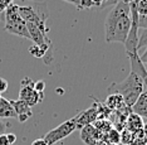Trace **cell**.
I'll list each match as a JSON object with an SVG mask.
<instances>
[{
  "label": "cell",
  "mask_w": 147,
  "mask_h": 145,
  "mask_svg": "<svg viewBox=\"0 0 147 145\" xmlns=\"http://www.w3.org/2000/svg\"><path fill=\"white\" fill-rule=\"evenodd\" d=\"M131 29L129 1L119 0L113 5L105 20V40L107 43H125Z\"/></svg>",
  "instance_id": "obj_1"
},
{
  "label": "cell",
  "mask_w": 147,
  "mask_h": 145,
  "mask_svg": "<svg viewBox=\"0 0 147 145\" xmlns=\"http://www.w3.org/2000/svg\"><path fill=\"white\" fill-rule=\"evenodd\" d=\"M132 140H133V134L127 129H123L121 131V143L123 145H129L132 143Z\"/></svg>",
  "instance_id": "obj_18"
},
{
  "label": "cell",
  "mask_w": 147,
  "mask_h": 145,
  "mask_svg": "<svg viewBox=\"0 0 147 145\" xmlns=\"http://www.w3.org/2000/svg\"><path fill=\"white\" fill-rule=\"evenodd\" d=\"M119 0H79V10L98 8L103 9L107 5H115Z\"/></svg>",
  "instance_id": "obj_10"
},
{
  "label": "cell",
  "mask_w": 147,
  "mask_h": 145,
  "mask_svg": "<svg viewBox=\"0 0 147 145\" xmlns=\"http://www.w3.org/2000/svg\"><path fill=\"white\" fill-rule=\"evenodd\" d=\"M145 88L143 80L136 73L131 72L121 82H115L108 87L107 92L108 93H118L123 99L127 107H132L138 96L142 93Z\"/></svg>",
  "instance_id": "obj_2"
},
{
  "label": "cell",
  "mask_w": 147,
  "mask_h": 145,
  "mask_svg": "<svg viewBox=\"0 0 147 145\" xmlns=\"http://www.w3.org/2000/svg\"><path fill=\"white\" fill-rule=\"evenodd\" d=\"M32 145H48V143H47V141L42 138V139H36V140H34V141L32 143Z\"/></svg>",
  "instance_id": "obj_26"
},
{
  "label": "cell",
  "mask_w": 147,
  "mask_h": 145,
  "mask_svg": "<svg viewBox=\"0 0 147 145\" xmlns=\"http://www.w3.org/2000/svg\"><path fill=\"white\" fill-rule=\"evenodd\" d=\"M140 59H141V62L143 63V66H145L146 69H147V48H146L145 52H143V54L140 56Z\"/></svg>",
  "instance_id": "obj_24"
},
{
  "label": "cell",
  "mask_w": 147,
  "mask_h": 145,
  "mask_svg": "<svg viewBox=\"0 0 147 145\" xmlns=\"http://www.w3.org/2000/svg\"><path fill=\"white\" fill-rule=\"evenodd\" d=\"M6 117H16V114L10 105V101L1 97L0 99V119H6Z\"/></svg>",
  "instance_id": "obj_13"
},
{
  "label": "cell",
  "mask_w": 147,
  "mask_h": 145,
  "mask_svg": "<svg viewBox=\"0 0 147 145\" xmlns=\"http://www.w3.org/2000/svg\"><path fill=\"white\" fill-rule=\"evenodd\" d=\"M96 145H107V143H105V141H98Z\"/></svg>",
  "instance_id": "obj_29"
},
{
  "label": "cell",
  "mask_w": 147,
  "mask_h": 145,
  "mask_svg": "<svg viewBox=\"0 0 147 145\" xmlns=\"http://www.w3.org/2000/svg\"><path fill=\"white\" fill-rule=\"evenodd\" d=\"M10 105L13 106V109H14L15 114H16V117H18V120L20 121V123H25V121L33 115L32 107H29L24 101H22L19 99L18 100H11Z\"/></svg>",
  "instance_id": "obj_8"
},
{
  "label": "cell",
  "mask_w": 147,
  "mask_h": 145,
  "mask_svg": "<svg viewBox=\"0 0 147 145\" xmlns=\"http://www.w3.org/2000/svg\"><path fill=\"white\" fill-rule=\"evenodd\" d=\"M44 95L39 93L34 90V81L30 77H24L20 82V90H19V100L24 101L29 107L38 105L43 100Z\"/></svg>",
  "instance_id": "obj_5"
},
{
  "label": "cell",
  "mask_w": 147,
  "mask_h": 145,
  "mask_svg": "<svg viewBox=\"0 0 147 145\" xmlns=\"http://www.w3.org/2000/svg\"><path fill=\"white\" fill-rule=\"evenodd\" d=\"M105 105L108 107L111 111H117L119 109L126 107L125 101H123V99L118 95V93H109V95L107 96V100H106Z\"/></svg>",
  "instance_id": "obj_12"
},
{
  "label": "cell",
  "mask_w": 147,
  "mask_h": 145,
  "mask_svg": "<svg viewBox=\"0 0 147 145\" xmlns=\"http://www.w3.org/2000/svg\"><path fill=\"white\" fill-rule=\"evenodd\" d=\"M51 46H32L29 48V53L33 57H36V58H43L47 54V50L49 49Z\"/></svg>",
  "instance_id": "obj_15"
},
{
  "label": "cell",
  "mask_w": 147,
  "mask_h": 145,
  "mask_svg": "<svg viewBox=\"0 0 147 145\" xmlns=\"http://www.w3.org/2000/svg\"><path fill=\"white\" fill-rule=\"evenodd\" d=\"M0 145H10L9 144V141H8V139H6V134L0 135Z\"/></svg>",
  "instance_id": "obj_25"
},
{
  "label": "cell",
  "mask_w": 147,
  "mask_h": 145,
  "mask_svg": "<svg viewBox=\"0 0 147 145\" xmlns=\"http://www.w3.org/2000/svg\"><path fill=\"white\" fill-rule=\"evenodd\" d=\"M64 1H67V3H72L73 5H76L77 6V9L79 10V0H64Z\"/></svg>",
  "instance_id": "obj_28"
},
{
  "label": "cell",
  "mask_w": 147,
  "mask_h": 145,
  "mask_svg": "<svg viewBox=\"0 0 147 145\" xmlns=\"http://www.w3.org/2000/svg\"><path fill=\"white\" fill-rule=\"evenodd\" d=\"M136 3V10L138 16H145L147 15V0H132Z\"/></svg>",
  "instance_id": "obj_17"
},
{
  "label": "cell",
  "mask_w": 147,
  "mask_h": 145,
  "mask_svg": "<svg viewBox=\"0 0 147 145\" xmlns=\"http://www.w3.org/2000/svg\"><path fill=\"white\" fill-rule=\"evenodd\" d=\"M145 87H147V82H146V83H145Z\"/></svg>",
  "instance_id": "obj_31"
},
{
  "label": "cell",
  "mask_w": 147,
  "mask_h": 145,
  "mask_svg": "<svg viewBox=\"0 0 147 145\" xmlns=\"http://www.w3.org/2000/svg\"><path fill=\"white\" fill-rule=\"evenodd\" d=\"M138 28L147 29V15L138 16Z\"/></svg>",
  "instance_id": "obj_20"
},
{
  "label": "cell",
  "mask_w": 147,
  "mask_h": 145,
  "mask_svg": "<svg viewBox=\"0 0 147 145\" xmlns=\"http://www.w3.org/2000/svg\"><path fill=\"white\" fill-rule=\"evenodd\" d=\"M106 143L107 144H121V133L116 129H112L108 131L106 135Z\"/></svg>",
  "instance_id": "obj_16"
},
{
  "label": "cell",
  "mask_w": 147,
  "mask_h": 145,
  "mask_svg": "<svg viewBox=\"0 0 147 145\" xmlns=\"http://www.w3.org/2000/svg\"><path fill=\"white\" fill-rule=\"evenodd\" d=\"M76 129H77L76 117H72V119L62 123L61 125H58L54 129H52L51 131H48L43 139L48 143V145H54L55 143H58V141L65 139L67 136H69Z\"/></svg>",
  "instance_id": "obj_4"
},
{
  "label": "cell",
  "mask_w": 147,
  "mask_h": 145,
  "mask_svg": "<svg viewBox=\"0 0 147 145\" xmlns=\"http://www.w3.org/2000/svg\"><path fill=\"white\" fill-rule=\"evenodd\" d=\"M143 125H145V124H143L142 117H140L138 115L131 112L128 116H127L125 129H127L128 131H131L132 134H136V133H138L140 130L143 129Z\"/></svg>",
  "instance_id": "obj_11"
},
{
  "label": "cell",
  "mask_w": 147,
  "mask_h": 145,
  "mask_svg": "<svg viewBox=\"0 0 147 145\" xmlns=\"http://www.w3.org/2000/svg\"><path fill=\"white\" fill-rule=\"evenodd\" d=\"M13 3V0H0V12H5V9L8 8Z\"/></svg>",
  "instance_id": "obj_22"
},
{
  "label": "cell",
  "mask_w": 147,
  "mask_h": 145,
  "mask_svg": "<svg viewBox=\"0 0 147 145\" xmlns=\"http://www.w3.org/2000/svg\"><path fill=\"white\" fill-rule=\"evenodd\" d=\"M131 111L142 119H147V87L143 88L142 93L138 96V99L131 107Z\"/></svg>",
  "instance_id": "obj_9"
},
{
  "label": "cell",
  "mask_w": 147,
  "mask_h": 145,
  "mask_svg": "<svg viewBox=\"0 0 147 145\" xmlns=\"http://www.w3.org/2000/svg\"><path fill=\"white\" fill-rule=\"evenodd\" d=\"M6 139H8V141H9V144L10 145H13L16 141V135L15 134H6Z\"/></svg>",
  "instance_id": "obj_23"
},
{
  "label": "cell",
  "mask_w": 147,
  "mask_h": 145,
  "mask_svg": "<svg viewBox=\"0 0 147 145\" xmlns=\"http://www.w3.org/2000/svg\"><path fill=\"white\" fill-rule=\"evenodd\" d=\"M44 88H45V82L44 81H36V82H34V90L36 91V92L43 93Z\"/></svg>",
  "instance_id": "obj_19"
},
{
  "label": "cell",
  "mask_w": 147,
  "mask_h": 145,
  "mask_svg": "<svg viewBox=\"0 0 147 145\" xmlns=\"http://www.w3.org/2000/svg\"><path fill=\"white\" fill-rule=\"evenodd\" d=\"M107 145H119V144H107Z\"/></svg>",
  "instance_id": "obj_30"
},
{
  "label": "cell",
  "mask_w": 147,
  "mask_h": 145,
  "mask_svg": "<svg viewBox=\"0 0 147 145\" xmlns=\"http://www.w3.org/2000/svg\"><path fill=\"white\" fill-rule=\"evenodd\" d=\"M76 124L77 129H82L86 125H92L96 120H98V110H97L96 102L91 107L81 111L78 115H76Z\"/></svg>",
  "instance_id": "obj_6"
},
{
  "label": "cell",
  "mask_w": 147,
  "mask_h": 145,
  "mask_svg": "<svg viewBox=\"0 0 147 145\" xmlns=\"http://www.w3.org/2000/svg\"><path fill=\"white\" fill-rule=\"evenodd\" d=\"M93 126L96 127V130H98L101 134L103 135H107L108 131H111L113 129V125L112 123L109 121L108 119H99V120H96L94 123L92 124Z\"/></svg>",
  "instance_id": "obj_14"
},
{
  "label": "cell",
  "mask_w": 147,
  "mask_h": 145,
  "mask_svg": "<svg viewBox=\"0 0 147 145\" xmlns=\"http://www.w3.org/2000/svg\"><path fill=\"white\" fill-rule=\"evenodd\" d=\"M4 30L8 33H11V34H14V35L22 37V38L30 39L25 22L22 19L20 14H19V6L15 5L14 3H11V4L5 9Z\"/></svg>",
  "instance_id": "obj_3"
},
{
  "label": "cell",
  "mask_w": 147,
  "mask_h": 145,
  "mask_svg": "<svg viewBox=\"0 0 147 145\" xmlns=\"http://www.w3.org/2000/svg\"><path fill=\"white\" fill-rule=\"evenodd\" d=\"M81 140L86 145H96L98 141L106 143V135L96 130L93 125H86L81 129Z\"/></svg>",
  "instance_id": "obj_7"
},
{
  "label": "cell",
  "mask_w": 147,
  "mask_h": 145,
  "mask_svg": "<svg viewBox=\"0 0 147 145\" xmlns=\"http://www.w3.org/2000/svg\"><path fill=\"white\" fill-rule=\"evenodd\" d=\"M8 86H9L8 81H6L5 78H1V77H0V93L5 92V91L8 90Z\"/></svg>",
  "instance_id": "obj_21"
},
{
  "label": "cell",
  "mask_w": 147,
  "mask_h": 145,
  "mask_svg": "<svg viewBox=\"0 0 147 145\" xmlns=\"http://www.w3.org/2000/svg\"><path fill=\"white\" fill-rule=\"evenodd\" d=\"M5 129H6V125L1 121V119H0V135L5 134Z\"/></svg>",
  "instance_id": "obj_27"
}]
</instances>
